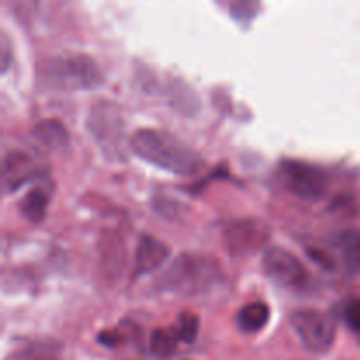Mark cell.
<instances>
[{
    "label": "cell",
    "instance_id": "cell-1",
    "mask_svg": "<svg viewBox=\"0 0 360 360\" xmlns=\"http://www.w3.org/2000/svg\"><path fill=\"white\" fill-rule=\"evenodd\" d=\"M130 150L148 164L178 176H193L204 169V158L172 134L139 129L130 136Z\"/></svg>",
    "mask_w": 360,
    "mask_h": 360
},
{
    "label": "cell",
    "instance_id": "cell-2",
    "mask_svg": "<svg viewBox=\"0 0 360 360\" xmlns=\"http://www.w3.org/2000/svg\"><path fill=\"white\" fill-rule=\"evenodd\" d=\"M224 280L220 264L206 255L183 253L158 280V287L171 294L192 297L213 290Z\"/></svg>",
    "mask_w": 360,
    "mask_h": 360
},
{
    "label": "cell",
    "instance_id": "cell-3",
    "mask_svg": "<svg viewBox=\"0 0 360 360\" xmlns=\"http://www.w3.org/2000/svg\"><path fill=\"white\" fill-rule=\"evenodd\" d=\"M46 88L62 91L94 90L102 83V70L91 56L83 53L49 56L39 69Z\"/></svg>",
    "mask_w": 360,
    "mask_h": 360
},
{
    "label": "cell",
    "instance_id": "cell-4",
    "mask_svg": "<svg viewBox=\"0 0 360 360\" xmlns=\"http://www.w3.org/2000/svg\"><path fill=\"white\" fill-rule=\"evenodd\" d=\"M86 125L95 144L108 160H125L130 150V139H127L122 109L115 102L105 98L95 102L88 111Z\"/></svg>",
    "mask_w": 360,
    "mask_h": 360
},
{
    "label": "cell",
    "instance_id": "cell-5",
    "mask_svg": "<svg viewBox=\"0 0 360 360\" xmlns=\"http://www.w3.org/2000/svg\"><path fill=\"white\" fill-rule=\"evenodd\" d=\"M283 185L290 193L304 200L322 199L327 190V176L322 169L302 160H287L280 165Z\"/></svg>",
    "mask_w": 360,
    "mask_h": 360
},
{
    "label": "cell",
    "instance_id": "cell-6",
    "mask_svg": "<svg viewBox=\"0 0 360 360\" xmlns=\"http://www.w3.org/2000/svg\"><path fill=\"white\" fill-rule=\"evenodd\" d=\"M290 323L308 350L323 354L333 347L336 326L326 313L316 309H299L290 315Z\"/></svg>",
    "mask_w": 360,
    "mask_h": 360
},
{
    "label": "cell",
    "instance_id": "cell-7",
    "mask_svg": "<svg viewBox=\"0 0 360 360\" xmlns=\"http://www.w3.org/2000/svg\"><path fill=\"white\" fill-rule=\"evenodd\" d=\"M264 271L278 287L287 290H302L309 281L308 271L301 260L278 246L264 253Z\"/></svg>",
    "mask_w": 360,
    "mask_h": 360
},
{
    "label": "cell",
    "instance_id": "cell-8",
    "mask_svg": "<svg viewBox=\"0 0 360 360\" xmlns=\"http://www.w3.org/2000/svg\"><path fill=\"white\" fill-rule=\"evenodd\" d=\"M42 176L41 160L27 151L14 150L4 155L2 162V183L4 192L9 193L20 188L21 185L28 181H34L35 178Z\"/></svg>",
    "mask_w": 360,
    "mask_h": 360
},
{
    "label": "cell",
    "instance_id": "cell-9",
    "mask_svg": "<svg viewBox=\"0 0 360 360\" xmlns=\"http://www.w3.org/2000/svg\"><path fill=\"white\" fill-rule=\"evenodd\" d=\"M269 238L266 224L257 220H239L227 231V246L232 255H248L262 248Z\"/></svg>",
    "mask_w": 360,
    "mask_h": 360
},
{
    "label": "cell",
    "instance_id": "cell-10",
    "mask_svg": "<svg viewBox=\"0 0 360 360\" xmlns=\"http://www.w3.org/2000/svg\"><path fill=\"white\" fill-rule=\"evenodd\" d=\"M169 259V248L151 236H143L136 250V273L150 274Z\"/></svg>",
    "mask_w": 360,
    "mask_h": 360
},
{
    "label": "cell",
    "instance_id": "cell-11",
    "mask_svg": "<svg viewBox=\"0 0 360 360\" xmlns=\"http://www.w3.org/2000/svg\"><path fill=\"white\" fill-rule=\"evenodd\" d=\"M51 185L42 183V185H35L25 193V197L20 202V210L27 220L34 221V224H41L46 218V211H48L49 200H51Z\"/></svg>",
    "mask_w": 360,
    "mask_h": 360
},
{
    "label": "cell",
    "instance_id": "cell-12",
    "mask_svg": "<svg viewBox=\"0 0 360 360\" xmlns=\"http://www.w3.org/2000/svg\"><path fill=\"white\" fill-rule=\"evenodd\" d=\"M34 139L37 141L41 146L51 151H62L69 146V134H67L65 127L58 120H42L35 125L34 132H32Z\"/></svg>",
    "mask_w": 360,
    "mask_h": 360
},
{
    "label": "cell",
    "instance_id": "cell-13",
    "mask_svg": "<svg viewBox=\"0 0 360 360\" xmlns=\"http://www.w3.org/2000/svg\"><path fill=\"white\" fill-rule=\"evenodd\" d=\"M345 269L350 274H360V231L347 229L336 239Z\"/></svg>",
    "mask_w": 360,
    "mask_h": 360
},
{
    "label": "cell",
    "instance_id": "cell-14",
    "mask_svg": "<svg viewBox=\"0 0 360 360\" xmlns=\"http://www.w3.org/2000/svg\"><path fill=\"white\" fill-rule=\"evenodd\" d=\"M267 320H269V308L260 301L243 306L238 313V327L243 333H257L264 329Z\"/></svg>",
    "mask_w": 360,
    "mask_h": 360
},
{
    "label": "cell",
    "instance_id": "cell-15",
    "mask_svg": "<svg viewBox=\"0 0 360 360\" xmlns=\"http://www.w3.org/2000/svg\"><path fill=\"white\" fill-rule=\"evenodd\" d=\"M178 341L174 329H155L150 338V352L158 359H169L176 352Z\"/></svg>",
    "mask_w": 360,
    "mask_h": 360
},
{
    "label": "cell",
    "instance_id": "cell-16",
    "mask_svg": "<svg viewBox=\"0 0 360 360\" xmlns=\"http://www.w3.org/2000/svg\"><path fill=\"white\" fill-rule=\"evenodd\" d=\"M174 333L179 341L192 343L197 338V333H199V319H197L192 311H183L181 315L178 316V322H176L174 326Z\"/></svg>",
    "mask_w": 360,
    "mask_h": 360
},
{
    "label": "cell",
    "instance_id": "cell-17",
    "mask_svg": "<svg viewBox=\"0 0 360 360\" xmlns=\"http://www.w3.org/2000/svg\"><path fill=\"white\" fill-rule=\"evenodd\" d=\"M345 320L354 330L360 333V299H352L345 306Z\"/></svg>",
    "mask_w": 360,
    "mask_h": 360
},
{
    "label": "cell",
    "instance_id": "cell-18",
    "mask_svg": "<svg viewBox=\"0 0 360 360\" xmlns=\"http://www.w3.org/2000/svg\"><path fill=\"white\" fill-rule=\"evenodd\" d=\"M311 257H313V260H316V262H319L320 266L326 267V269H333V266H334L333 259H329L327 255H323L322 252H313L311 250Z\"/></svg>",
    "mask_w": 360,
    "mask_h": 360
},
{
    "label": "cell",
    "instance_id": "cell-19",
    "mask_svg": "<svg viewBox=\"0 0 360 360\" xmlns=\"http://www.w3.org/2000/svg\"><path fill=\"white\" fill-rule=\"evenodd\" d=\"M2 58H4V63H2V70L7 69V62H9V56H7V48H9V41H7L6 35H2Z\"/></svg>",
    "mask_w": 360,
    "mask_h": 360
},
{
    "label": "cell",
    "instance_id": "cell-20",
    "mask_svg": "<svg viewBox=\"0 0 360 360\" xmlns=\"http://www.w3.org/2000/svg\"><path fill=\"white\" fill-rule=\"evenodd\" d=\"M42 360H48V359H42Z\"/></svg>",
    "mask_w": 360,
    "mask_h": 360
}]
</instances>
